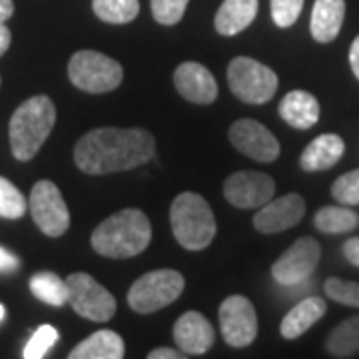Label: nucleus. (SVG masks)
Returning a JSON list of instances; mask_svg holds the SVG:
<instances>
[{"label": "nucleus", "mask_w": 359, "mask_h": 359, "mask_svg": "<svg viewBox=\"0 0 359 359\" xmlns=\"http://www.w3.org/2000/svg\"><path fill=\"white\" fill-rule=\"evenodd\" d=\"M228 84L233 96L245 104H264L273 98L278 76L269 66L248 56L233 58L228 66Z\"/></svg>", "instance_id": "7"}, {"label": "nucleus", "mask_w": 359, "mask_h": 359, "mask_svg": "<svg viewBox=\"0 0 359 359\" xmlns=\"http://www.w3.org/2000/svg\"><path fill=\"white\" fill-rule=\"evenodd\" d=\"M56 124V106L48 96L39 94L28 98L14 110L8 124V138L13 156L28 162L39 154L42 144L50 136Z\"/></svg>", "instance_id": "3"}, {"label": "nucleus", "mask_w": 359, "mask_h": 359, "mask_svg": "<svg viewBox=\"0 0 359 359\" xmlns=\"http://www.w3.org/2000/svg\"><path fill=\"white\" fill-rule=\"evenodd\" d=\"M346 152V142L337 134H321L309 142L299 156V166L306 172H323L334 168Z\"/></svg>", "instance_id": "19"}, {"label": "nucleus", "mask_w": 359, "mask_h": 359, "mask_svg": "<svg viewBox=\"0 0 359 359\" xmlns=\"http://www.w3.org/2000/svg\"><path fill=\"white\" fill-rule=\"evenodd\" d=\"M26 214V198L11 180L0 176V218L18 219Z\"/></svg>", "instance_id": "27"}, {"label": "nucleus", "mask_w": 359, "mask_h": 359, "mask_svg": "<svg viewBox=\"0 0 359 359\" xmlns=\"http://www.w3.org/2000/svg\"><path fill=\"white\" fill-rule=\"evenodd\" d=\"M257 0H224L216 13L214 26L222 36H236L256 20Z\"/></svg>", "instance_id": "20"}, {"label": "nucleus", "mask_w": 359, "mask_h": 359, "mask_svg": "<svg viewBox=\"0 0 359 359\" xmlns=\"http://www.w3.org/2000/svg\"><path fill=\"white\" fill-rule=\"evenodd\" d=\"M20 266L18 257L14 256L13 252H8L6 248L0 245V273H11V271H16Z\"/></svg>", "instance_id": "33"}, {"label": "nucleus", "mask_w": 359, "mask_h": 359, "mask_svg": "<svg viewBox=\"0 0 359 359\" xmlns=\"http://www.w3.org/2000/svg\"><path fill=\"white\" fill-rule=\"evenodd\" d=\"M150 240L152 226L148 216L136 208H126L104 219L92 233L90 244L100 256L124 259L142 254Z\"/></svg>", "instance_id": "2"}, {"label": "nucleus", "mask_w": 359, "mask_h": 359, "mask_svg": "<svg viewBox=\"0 0 359 359\" xmlns=\"http://www.w3.org/2000/svg\"><path fill=\"white\" fill-rule=\"evenodd\" d=\"M332 196L339 204L358 205L359 204V170L346 172L332 184Z\"/></svg>", "instance_id": "31"}, {"label": "nucleus", "mask_w": 359, "mask_h": 359, "mask_svg": "<svg viewBox=\"0 0 359 359\" xmlns=\"http://www.w3.org/2000/svg\"><path fill=\"white\" fill-rule=\"evenodd\" d=\"M349 66H351V72L359 80V36L353 40V44L349 48Z\"/></svg>", "instance_id": "35"}, {"label": "nucleus", "mask_w": 359, "mask_h": 359, "mask_svg": "<svg viewBox=\"0 0 359 359\" xmlns=\"http://www.w3.org/2000/svg\"><path fill=\"white\" fill-rule=\"evenodd\" d=\"M306 216V200L299 194H285L269 200L254 216V228L262 233H280L297 226Z\"/></svg>", "instance_id": "14"}, {"label": "nucleus", "mask_w": 359, "mask_h": 359, "mask_svg": "<svg viewBox=\"0 0 359 359\" xmlns=\"http://www.w3.org/2000/svg\"><path fill=\"white\" fill-rule=\"evenodd\" d=\"M321 257V248L313 238H299L285 250L278 262L271 266V276L280 285H299L308 280L318 268Z\"/></svg>", "instance_id": "11"}, {"label": "nucleus", "mask_w": 359, "mask_h": 359, "mask_svg": "<svg viewBox=\"0 0 359 359\" xmlns=\"http://www.w3.org/2000/svg\"><path fill=\"white\" fill-rule=\"evenodd\" d=\"M170 224L178 244L190 252L205 250L218 230L212 208L196 192H182L172 202Z\"/></svg>", "instance_id": "4"}, {"label": "nucleus", "mask_w": 359, "mask_h": 359, "mask_svg": "<svg viewBox=\"0 0 359 359\" xmlns=\"http://www.w3.org/2000/svg\"><path fill=\"white\" fill-rule=\"evenodd\" d=\"M70 82L88 94H106L120 86L124 70L122 65L96 50H78L68 62Z\"/></svg>", "instance_id": "5"}, {"label": "nucleus", "mask_w": 359, "mask_h": 359, "mask_svg": "<svg viewBox=\"0 0 359 359\" xmlns=\"http://www.w3.org/2000/svg\"><path fill=\"white\" fill-rule=\"evenodd\" d=\"M174 86L188 102L212 104L218 98L216 78L200 62H182L174 72Z\"/></svg>", "instance_id": "15"}, {"label": "nucleus", "mask_w": 359, "mask_h": 359, "mask_svg": "<svg viewBox=\"0 0 359 359\" xmlns=\"http://www.w3.org/2000/svg\"><path fill=\"white\" fill-rule=\"evenodd\" d=\"M94 14L108 25H126L140 13L138 0H92Z\"/></svg>", "instance_id": "26"}, {"label": "nucleus", "mask_w": 359, "mask_h": 359, "mask_svg": "<svg viewBox=\"0 0 359 359\" xmlns=\"http://www.w3.org/2000/svg\"><path fill=\"white\" fill-rule=\"evenodd\" d=\"M68 304L80 318L90 321H108L114 318L116 299L102 283L88 273H70L66 278Z\"/></svg>", "instance_id": "8"}, {"label": "nucleus", "mask_w": 359, "mask_h": 359, "mask_svg": "<svg viewBox=\"0 0 359 359\" xmlns=\"http://www.w3.org/2000/svg\"><path fill=\"white\" fill-rule=\"evenodd\" d=\"M184 276L176 269H154L132 283L128 292L130 308L138 313H154L174 304L184 292Z\"/></svg>", "instance_id": "6"}, {"label": "nucleus", "mask_w": 359, "mask_h": 359, "mask_svg": "<svg viewBox=\"0 0 359 359\" xmlns=\"http://www.w3.org/2000/svg\"><path fill=\"white\" fill-rule=\"evenodd\" d=\"M346 20V0H316L311 8L309 30L316 42H334Z\"/></svg>", "instance_id": "17"}, {"label": "nucleus", "mask_w": 359, "mask_h": 359, "mask_svg": "<svg viewBox=\"0 0 359 359\" xmlns=\"http://www.w3.org/2000/svg\"><path fill=\"white\" fill-rule=\"evenodd\" d=\"M14 14L13 0H0V25H4Z\"/></svg>", "instance_id": "38"}, {"label": "nucleus", "mask_w": 359, "mask_h": 359, "mask_svg": "<svg viewBox=\"0 0 359 359\" xmlns=\"http://www.w3.org/2000/svg\"><path fill=\"white\" fill-rule=\"evenodd\" d=\"M313 226L323 233H347L358 228L359 216L351 208L323 205L313 216Z\"/></svg>", "instance_id": "24"}, {"label": "nucleus", "mask_w": 359, "mask_h": 359, "mask_svg": "<svg viewBox=\"0 0 359 359\" xmlns=\"http://www.w3.org/2000/svg\"><path fill=\"white\" fill-rule=\"evenodd\" d=\"M323 290H325L327 297L337 302V304L359 308V283L346 282L339 278H330L323 283Z\"/></svg>", "instance_id": "29"}, {"label": "nucleus", "mask_w": 359, "mask_h": 359, "mask_svg": "<svg viewBox=\"0 0 359 359\" xmlns=\"http://www.w3.org/2000/svg\"><path fill=\"white\" fill-rule=\"evenodd\" d=\"M30 292L32 295L48 304V306H54V308H62L68 304V285H66V280L58 278L56 273L52 271H39L30 278Z\"/></svg>", "instance_id": "23"}, {"label": "nucleus", "mask_w": 359, "mask_h": 359, "mask_svg": "<svg viewBox=\"0 0 359 359\" xmlns=\"http://www.w3.org/2000/svg\"><path fill=\"white\" fill-rule=\"evenodd\" d=\"M276 184L268 174L264 172H236L228 176L224 182V196L233 208L240 210H252V208H262L268 204L273 198Z\"/></svg>", "instance_id": "12"}, {"label": "nucleus", "mask_w": 359, "mask_h": 359, "mask_svg": "<svg viewBox=\"0 0 359 359\" xmlns=\"http://www.w3.org/2000/svg\"><path fill=\"white\" fill-rule=\"evenodd\" d=\"M11 42H13L11 30L6 28V25H0V56L11 48Z\"/></svg>", "instance_id": "37"}, {"label": "nucleus", "mask_w": 359, "mask_h": 359, "mask_svg": "<svg viewBox=\"0 0 359 359\" xmlns=\"http://www.w3.org/2000/svg\"><path fill=\"white\" fill-rule=\"evenodd\" d=\"M180 358H182V353L174 351V349H170V347L152 349V351L148 353V359H180Z\"/></svg>", "instance_id": "36"}, {"label": "nucleus", "mask_w": 359, "mask_h": 359, "mask_svg": "<svg viewBox=\"0 0 359 359\" xmlns=\"http://www.w3.org/2000/svg\"><path fill=\"white\" fill-rule=\"evenodd\" d=\"M327 304L321 297H308L302 299L295 308H292L285 318L282 320L280 332L285 339H297L299 335H304L311 325H316L318 321L325 316Z\"/></svg>", "instance_id": "21"}, {"label": "nucleus", "mask_w": 359, "mask_h": 359, "mask_svg": "<svg viewBox=\"0 0 359 359\" xmlns=\"http://www.w3.org/2000/svg\"><path fill=\"white\" fill-rule=\"evenodd\" d=\"M58 341V332L52 325H40L39 330L32 334V337L28 339V344L25 346L22 358L25 359H42L48 355L54 344Z\"/></svg>", "instance_id": "28"}, {"label": "nucleus", "mask_w": 359, "mask_h": 359, "mask_svg": "<svg viewBox=\"0 0 359 359\" xmlns=\"http://www.w3.org/2000/svg\"><path fill=\"white\" fill-rule=\"evenodd\" d=\"M4 316H6V309H4V306L0 304V321L4 320Z\"/></svg>", "instance_id": "39"}, {"label": "nucleus", "mask_w": 359, "mask_h": 359, "mask_svg": "<svg viewBox=\"0 0 359 359\" xmlns=\"http://www.w3.org/2000/svg\"><path fill=\"white\" fill-rule=\"evenodd\" d=\"M214 327L198 311H186L174 323V341L186 355H202L214 346Z\"/></svg>", "instance_id": "16"}, {"label": "nucleus", "mask_w": 359, "mask_h": 359, "mask_svg": "<svg viewBox=\"0 0 359 359\" xmlns=\"http://www.w3.org/2000/svg\"><path fill=\"white\" fill-rule=\"evenodd\" d=\"M231 146L256 162H276L280 156V142L262 122L244 118L230 126Z\"/></svg>", "instance_id": "13"}, {"label": "nucleus", "mask_w": 359, "mask_h": 359, "mask_svg": "<svg viewBox=\"0 0 359 359\" xmlns=\"http://www.w3.org/2000/svg\"><path fill=\"white\" fill-rule=\"evenodd\" d=\"M344 256H346V259L351 266L359 268V238L347 240L346 244H344Z\"/></svg>", "instance_id": "34"}, {"label": "nucleus", "mask_w": 359, "mask_h": 359, "mask_svg": "<svg viewBox=\"0 0 359 359\" xmlns=\"http://www.w3.org/2000/svg\"><path fill=\"white\" fill-rule=\"evenodd\" d=\"M30 214L39 230L48 238H60L70 226V212L62 192L50 180H40L30 192Z\"/></svg>", "instance_id": "9"}, {"label": "nucleus", "mask_w": 359, "mask_h": 359, "mask_svg": "<svg viewBox=\"0 0 359 359\" xmlns=\"http://www.w3.org/2000/svg\"><path fill=\"white\" fill-rule=\"evenodd\" d=\"M154 136L144 128H96L74 146L76 166L90 176L126 172L152 160Z\"/></svg>", "instance_id": "1"}, {"label": "nucleus", "mask_w": 359, "mask_h": 359, "mask_svg": "<svg viewBox=\"0 0 359 359\" xmlns=\"http://www.w3.org/2000/svg\"><path fill=\"white\" fill-rule=\"evenodd\" d=\"M190 0H150L152 16L156 22L164 26H174L182 20Z\"/></svg>", "instance_id": "30"}, {"label": "nucleus", "mask_w": 359, "mask_h": 359, "mask_svg": "<svg viewBox=\"0 0 359 359\" xmlns=\"http://www.w3.org/2000/svg\"><path fill=\"white\" fill-rule=\"evenodd\" d=\"M327 351L334 358H349L359 351V316L347 318L337 327L332 330V334L325 341Z\"/></svg>", "instance_id": "25"}, {"label": "nucleus", "mask_w": 359, "mask_h": 359, "mask_svg": "<svg viewBox=\"0 0 359 359\" xmlns=\"http://www.w3.org/2000/svg\"><path fill=\"white\" fill-rule=\"evenodd\" d=\"M219 330L224 341L231 347H248L257 335V316L254 304L244 295H230L219 306Z\"/></svg>", "instance_id": "10"}, {"label": "nucleus", "mask_w": 359, "mask_h": 359, "mask_svg": "<svg viewBox=\"0 0 359 359\" xmlns=\"http://www.w3.org/2000/svg\"><path fill=\"white\" fill-rule=\"evenodd\" d=\"M304 2L306 0H271V18L276 26L290 28L295 25V20L304 11Z\"/></svg>", "instance_id": "32"}, {"label": "nucleus", "mask_w": 359, "mask_h": 359, "mask_svg": "<svg viewBox=\"0 0 359 359\" xmlns=\"http://www.w3.org/2000/svg\"><path fill=\"white\" fill-rule=\"evenodd\" d=\"M124 341L112 330H100L82 339L70 353V359H122L124 358Z\"/></svg>", "instance_id": "22"}, {"label": "nucleus", "mask_w": 359, "mask_h": 359, "mask_svg": "<svg viewBox=\"0 0 359 359\" xmlns=\"http://www.w3.org/2000/svg\"><path fill=\"white\" fill-rule=\"evenodd\" d=\"M280 116L292 128L309 130L320 122V102L313 94L306 90H292L280 102Z\"/></svg>", "instance_id": "18"}]
</instances>
